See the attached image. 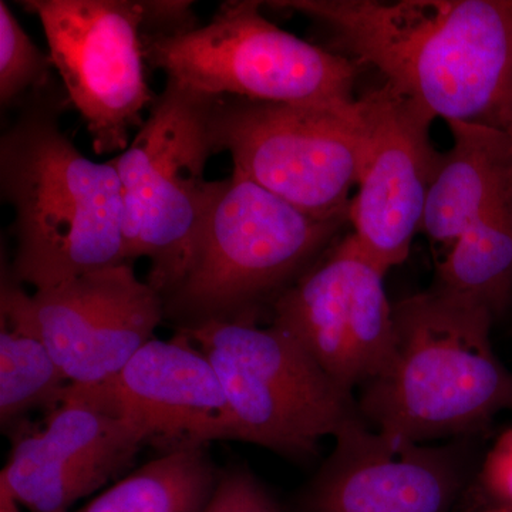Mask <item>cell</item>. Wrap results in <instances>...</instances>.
<instances>
[{
	"label": "cell",
	"mask_w": 512,
	"mask_h": 512,
	"mask_svg": "<svg viewBox=\"0 0 512 512\" xmlns=\"http://www.w3.org/2000/svg\"><path fill=\"white\" fill-rule=\"evenodd\" d=\"M447 124L454 144L431 185L420 232L450 248L473 222L512 202V148L498 128Z\"/></svg>",
	"instance_id": "2e32d148"
},
{
	"label": "cell",
	"mask_w": 512,
	"mask_h": 512,
	"mask_svg": "<svg viewBox=\"0 0 512 512\" xmlns=\"http://www.w3.org/2000/svg\"><path fill=\"white\" fill-rule=\"evenodd\" d=\"M28 100L0 140V192L13 208V275L35 291L128 262L126 210L113 160L84 156L59 104Z\"/></svg>",
	"instance_id": "7a4b0ae2"
},
{
	"label": "cell",
	"mask_w": 512,
	"mask_h": 512,
	"mask_svg": "<svg viewBox=\"0 0 512 512\" xmlns=\"http://www.w3.org/2000/svg\"><path fill=\"white\" fill-rule=\"evenodd\" d=\"M346 221L320 220L232 170L202 225L165 319L255 323L338 242Z\"/></svg>",
	"instance_id": "277c9868"
},
{
	"label": "cell",
	"mask_w": 512,
	"mask_h": 512,
	"mask_svg": "<svg viewBox=\"0 0 512 512\" xmlns=\"http://www.w3.org/2000/svg\"><path fill=\"white\" fill-rule=\"evenodd\" d=\"M261 2L222 3L210 23L144 35L146 62L167 79L215 97L349 109L359 64L285 32Z\"/></svg>",
	"instance_id": "52a82bcc"
},
{
	"label": "cell",
	"mask_w": 512,
	"mask_h": 512,
	"mask_svg": "<svg viewBox=\"0 0 512 512\" xmlns=\"http://www.w3.org/2000/svg\"><path fill=\"white\" fill-rule=\"evenodd\" d=\"M505 133H507L508 138H510V143H511V148H512V113H511L510 123H508V128H507V131H505Z\"/></svg>",
	"instance_id": "cb8c5ba5"
},
{
	"label": "cell",
	"mask_w": 512,
	"mask_h": 512,
	"mask_svg": "<svg viewBox=\"0 0 512 512\" xmlns=\"http://www.w3.org/2000/svg\"><path fill=\"white\" fill-rule=\"evenodd\" d=\"M386 274L350 232L279 296L271 325L353 394L382 375L392 360L396 323Z\"/></svg>",
	"instance_id": "30bf717a"
},
{
	"label": "cell",
	"mask_w": 512,
	"mask_h": 512,
	"mask_svg": "<svg viewBox=\"0 0 512 512\" xmlns=\"http://www.w3.org/2000/svg\"><path fill=\"white\" fill-rule=\"evenodd\" d=\"M434 289L483 306L495 318L512 303V202L473 222L437 266Z\"/></svg>",
	"instance_id": "d6986e66"
},
{
	"label": "cell",
	"mask_w": 512,
	"mask_h": 512,
	"mask_svg": "<svg viewBox=\"0 0 512 512\" xmlns=\"http://www.w3.org/2000/svg\"><path fill=\"white\" fill-rule=\"evenodd\" d=\"M50 55L33 40L5 2H0V103L3 109L43 93L50 79Z\"/></svg>",
	"instance_id": "ffe728a7"
},
{
	"label": "cell",
	"mask_w": 512,
	"mask_h": 512,
	"mask_svg": "<svg viewBox=\"0 0 512 512\" xmlns=\"http://www.w3.org/2000/svg\"><path fill=\"white\" fill-rule=\"evenodd\" d=\"M494 316L437 289L394 305L396 345L357 400L367 426L426 444L467 439L512 409V375L491 345Z\"/></svg>",
	"instance_id": "3957f363"
},
{
	"label": "cell",
	"mask_w": 512,
	"mask_h": 512,
	"mask_svg": "<svg viewBox=\"0 0 512 512\" xmlns=\"http://www.w3.org/2000/svg\"><path fill=\"white\" fill-rule=\"evenodd\" d=\"M359 101L367 144L349 222L360 247L389 271L410 254L443 154L430 138L436 119L389 84Z\"/></svg>",
	"instance_id": "4fadbf2b"
},
{
	"label": "cell",
	"mask_w": 512,
	"mask_h": 512,
	"mask_svg": "<svg viewBox=\"0 0 512 512\" xmlns=\"http://www.w3.org/2000/svg\"><path fill=\"white\" fill-rule=\"evenodd\" d=\"M19 505L9 488L0 483V512H20Z\"/></svg>",
	"instance_id": "603a6c76"
},
{
	"label": "cell",
	"mask_w": 512,
	"mask_h": 512,
	"mask_svg": "<svg viewBox=\"0 0 512 512\" xmlns=\"http://www.w3.org/2000/svg\"><path fill=\"white\" fill-rule=\"evenodd\" d=\"M204 512H289L245 464L221 467L220 480Z\"/></svg>",
	"instance_id": "44dd1931"
},
{
	"label": "cell",
	"mask_w": 512,
	"mask_h": 512,
	"mask_svg": "<svg viewBox=\"0 0 512 512\" xmlns=\"http://www.w3.org/2000/svg\"><path fill=\"white\" fill-rule=\"evenodd\" d=\"M491 512H512V510H494Z\"/></svg>",
	"instance_id": "d4e9b609"
},
{
	"label": "cell",
	"mask_w": 512,
	"mask_h": 512,
	"mask_svg": "<svg viewBox=\"0 0 512 512\" xmlns=\"http://www.w3.org/2000/svg\"><path fill=\"white\" fill-rule=\"evenodd\" d=\"M47 348L73 386L114 379L165 319L164 298L131 262L32 293Z\"/></svg>",
	"instance_id": "5bb4252c"
},
{
	"label": "cell",
	"mask_w": 512,
	"mask_h": 512,
	"mask_svg": "<svg viewBox=\"0 0 512 512\" xmlns=\"http://www.w3.org/2000/svg\"><path fill=\"white\" fill-rule=\"evenodd\" d=\"M217 100L167 79L143 126L113 158L126 210L128 262L150 261L146 281L164 299L184 278L202 225L227 185V178H205L217 154Z\"/></svg>",
	"instance_id": "5b68a950"
},
{
	"label": "cell",
	"mask_w": 512,
	"mask_h": 512,
	"mask_svg": "<svg viewBox=\"0 0 512 512\" xmlns=\"http://www.w3.org/2000/svg\"><path fill=\"white\" fill-rule=\"evenodd\" d=\"M2 259L0 279V424L5 433L63 402L70 383L47 348L32 295Z\"/></svg>",
	"instance_id": "e0dca14e"
},
{
	"label": "cell",
	"mask_w": 512,
	"mask_h": 512,
	"mask_svg": "<svg viewBox=\"0 0 512 512\" xmlns=\"http://www.w3.org/2000/svg\"><path fill=\"white\" fill-rule=\"evenodd\" d=\"M477 485L497 510H512V427L503 431L488 450Z\"/></svg>",
	"instance_id": "7402d4cb"
},
{
	"label": "cell",
	"mask_w": 512,
	"mask_h": 512,
	"mask_svg": "<svg viewBox=\"0 0 512 512\" xmlns=\"http://www.w3.org/2000/svg\"><path fill=\"white\" fill-rule=\"evenodd\" d=\"M175 332L192 340L220 377L231 441L306 463L320 440L363 420L353 394L275 326L210 320Z\"/></svg>",
	"instance_id": "8992f818"
},
{
	"label": "cell",
	"mask_w": 512,
	"mask_h": 512,
	"mask_svg": "<svg viewBox=\"0 0 512 512\" xmlns=\"http://www.w3.org/2000/svg\"><path fill=\"white\" fill-rule=\"evenodd\" d=\"M99 156L123 153L156 100L146 76L144 2L26 0Z\"/></svg>",
	"instance_id": "9c48e42d"
},
{
	"label": "cell",
	"mask_w": 512,
	"mask_h": 512,
	"mask_svg": "<svg viewBox=\"0 0 512 512\" xmlns=\"http://www.w3.org/2000/svg\"><path fill=\"white\" fill-rule=\"evenodd\" d=\"M42 423L8 431L0 483L30 512H72L82 498L130 473L146 436L131 421L70 384Z\"/></svg>",
	"instance_id": "7c38bea8"
},
{
	"label": "cell",
	"mask_w": 512,
	"mask_h": 512,
	"mask_svg": "<svg viewBox=\"0 0 512 512\" xmlns=\"http://www.w3.org/2000/svg\"><path fill=\"white\" fill-rule=\"evenodd\" d=\"M289 512H450L470 474L466 439L426 446L355 421Z\"/></svg>",
	"instance_id": "8fae6325"
},
{
	"label": "cell",
	"mask_w": 512,
	"mask_h": 512,
	"mask_svg": "<svg viewBox=\"0 0 512 512\" xmlns=\"http://www.w3.org/2000/svg\"><path fill=\"white\" fill-rule=\"evenodd\" d=\"M74 387L131 421L160 454L231 441L220 377L183 333L150 340L109 382Z\"/></svg>",
	"instance_id": "9a60e30c"
},
{
	"label": "cell",
	"mask_w": 512,
	"mask_h": 512,
	"mask_svg": "<svg viewBox=\"0 0 512 512\" xmlns=\"http://www.w3.org/2000/svg\"><path fill=\"white\" fill-rule=\"evenodd\" d=\"M220 474L208 447L158 454L72 512H204Z\"/></svg>",
	"instance_id": "ac0fdd59"
},
{
	"label": "cell",
	"mask_w": 512,
	"mask_h": 512,
	"mask_svg": "<svg viewBox=\"0 0 512 512\" xmlns=\"http://www.w3.org/2000/svg\"><path fill=\"white\" fill-rule=\"evenodd\" d=\"M434 119L507 131L512 0H281Z\"/></svg>",
	"instance_id": "6da1fadb"
},
{
	"label": "cell",
	"mask_w": 512,
	"mask_h": 512,
	"mask_svg": "<svg viewBox=\"0 0 512 512\" xmlns=\"http://www.w3.org/2000/svg\"><path fill=\"white\" fill-rule=\"evenodd\" d=\"M212 134L255 184L312 217L349 222L367 144L359 99L335 109L218 97Z\"/></svg>",
	"instance_id": "ba28073f"
}]
</instances>
